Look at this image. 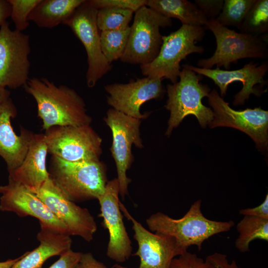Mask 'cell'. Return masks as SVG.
Wrapping results in <instances>:
<instances>
[{
	"label": "cell",
	"mask_w": 268,
	"mask_h": 268,
	"mask_svg": "<svg viewBox=\"0 0 268 268\" xmlns=\"http://www.w3.org/2000/svg\"><path fill=\"white\" fill-rule=\"evenodd\" d=\"M23 87L35 100L37 115L45 131L55 126L90 125L92 119L85 103L73 89L36 77L30 78Z\"/></svg>",
	"instance_id": "obj_1"
},
{
	"label": "cell",
	"mask_w": 268,
	"mask_h": 268,
	"mask_svg": "<svg viewBox=\"0 0 268 268\" xmlns=\"http://www.w3.org/2000/svg\"><path fill=\"white\" fill-rule=\"evenodd\" d=\"M201 201L198 200L190 206L181 218L174 219L158 212L146 220L150 231L173 237L178 246L187 251L191 246H196L199 251L203 242L211 236L229 231L234 226L232 220L218 221L208 219L201 210Z\"/></svg>",
	"instance_id": "obj_2"
},
{
	"label": "cell",
	"mask_w": 268,
	"mask_h": 268,
	"mask_svg": "<svg viewBox=\"0 0 268 268\" xmlns=\"http://www.w3.org/2000/svg\"><path fill=\"white\" fill-rule=\"evenodd\" d=\"M49 177L73 202L98 199L107 183L106 169L100 161L71 162L52 156Z\"/></svg>",
	"instance_id": "obj_3"
},
{
	"label": "cell",
	"mask_w": 268,
	"mask_h": 268,
	"mask_svg": "<svg viewBox=\"0 0 268 268\" xmlns=\"http://www.w3.org/2000/svg\"><path fill=\"white\" fill-rule=\"evenodd\" d=\"M202 76L183 67L177 82L166 86L168 99L165 105L170 112L166 134L169 135L187 116L192 115L204 128L213 120L212 109L204 105L202 99L207 97L210 89L200 81Z\"/></svg>",
	"instance_id": "obj_4"
},
{
	"label": "cell",
	"mask_w": 268,
	"mask_h": 268,
	"mask_svg": "<svg viewBox=\"0 0 268 268\" xmlns=\"http://www.w3.org/2000/svg\"><path fill=\"white\" fill-rule=\"evenodd\" d=\"M204 27L213 34L216 48L211 57L198 61L199 67L211 69L216 66V68L223 67L229 70L231 64L240 59L268 57V34L258 36L238 33L216 19L207 20Z\"/></svg>",
	"instance_id": "obj_5"
},
{
	"label": "cell",
	"mask_w": 268,
	"mask_h": 268,
	"mask_svg": "<svg viewBox=\"0 0 268 268\" xmlns=\"http://www.w3.org/2000/svg\"><path fill=\"white\" fill-rule=\"evenodd\" d=\"M204 26L183 25L168 35L163 36L159 53L151 63L140 66L142 74L152 78L178 81L181 62L193 53L201 54L204 49L196 43L205 35Z\"/></svg>",
	"instance_id": "obj_6"
},
{
	"label": "cell",
	"mask_w": 268,
	"mask_h": 268,
	"mask_svg": "<svg viewBox=\"0 0 268 268\" xmlns=\"http://www.w3.org/2000/svg\"><path fill=\"white\" fill-rule=\"evenodd\" d=\"M172 19L146 5L134 12L127 44L120 59L123 63L140 66L153 61L162 43L160 28L171 27Z\"/></svg>",
	"instance_id": "obj_7"
},
{
	"label": "cell",
	"mask_w": 268,
	"mask_h": 268,
	"mask_svg": "<svg viewBox=\"0 0 268 268\" xmlns=\"http://www.w3.org/2000/svg\"><path fill=\"white\" fill-rule=\"evenodd\" d=\"M44 134L52 156L71 162L100 161L102 140L90 125L55 126Z\"/></svg>",
	"instance_id": "obj_8"
},
{
	"label": "cell",
	"mask_w": 268,
	"mask_h": 268,
	"mask_svg": "<svg viewBox=\"0 0 268 268\" xmlns=\"http://www.w3.org/2000/svg\"><path fill=\"white\" fill-rule=\"evenodd\" d=\"M29 36L12 30L6 21L0 26V89H15L29 79Z\"/></svg>",
	"instance_id": "obj_9"
},
{
	"label": "cell",
	"mask_w": 268,
	"mask_h": 268,
	"mask_svg": "<svg viewBox=\"0 0 268 268\" xmlns=\"http://www.w3.org/2000/svg\"><path fill=\"white\" fill-rule=\"evenodd\" d=\"M104 120L112 132L110 151L116 165L120 195L124 199L131 181L127 172L133 161L132 146L134 144L138 148L143 147L139 132L141 120L111 108L107 112Z\"/></svg>",
	"instance_id": "obj_10"
},
{
	"label": "cell",
	"mask_w": 268,
	"mask_h": 268,
	"mask_svg": "<svg viewBox=\"0 0 268 268\" xmlns=\"http://www.w3.org/2000/svg\"><path fill=\"white\" fill-rule=\"evenodd\" d=\"M97 10L85 0L65 25L68 26L83 45L87 54L86 84L92 88L111 69L101 48L100 34L96 23Z\"/></svg>",
	"instance_id": "obj_11"
},
{
	"label": "cell",
	"mask_w": 268,
	"mask_h": 268,
	"mask_svg": "<svg viewBox=\"0 0 268 268\" xmlns=\"http://www.w3.org/2000/svg\"><path fill=\"white\" fill-rule=\"evenodd\" d=\"M208 101L212 108L213 118L210 128L228 127L249 135L258 147L265 150L268 143V112L261 108L236 111L231 108L215 89L208 94Z\"/></svg>",
	"instance_id": "obj_12"
},
{
	"label": "cell",
	"mask_w": 268,
	"mask_h": 268,
	"mask_svg": "<svg viewBox=\"0 0 268 268\" xmlns=\"http://www.w3.org/2000/svg\"><path fill=\"white\" fill-rule=\"evenodd\" d=\"M66 226L70 236L90 242L97 229L89 210L70 201L49 177L34 193Z\"/></svg>",
	"instance_id": "obj_13"
},
{
	"label": "cell",
	"mask_w": 268,
	"mask_h": 268,
	"mask_svg": "<svg viewBox=\"0 0 268 268\" xmlns=\"http://www.w3.org/2000/svg\"><path fill=\"white\" fill-rule=\"evenodd\" d=\"M120 207L124 216L133 224V237L138 245L133 255L140 259L137 268H170L173 259L187 251L178 246L173 237L145 228L132 216L121 201ZM112 268H129L115 264Z\"/></svg>",
	"instance_id": "obj_14"
},
{
	"label": "cell",
	"mask_w": 268,
	"mask_h": 268,
	"mask_svg": "<svg viewBox=\"0 0 268 268\" xmlns=\"http://www.w3.org/2000/svg\"><path fill=\"white\" fill-rule=\"evenodd\" d=\"M120 188L117 178L108 181L105 191L97 199L100 206L99 217L109 235L106 255L116 262L124 263L132 255V245L123 221L120 207Z\"/></svg>",
	"instance_id": "obj_15"
},
{
	"label": "cell",
	"mask_w": 268,
	"mask_h": 268,
	"mask_svg": "<svg viewBox=\"0 0 268 268\" xmlns=\"http://www.w3.org/2000/svg\"><path fill=\"white\" fill-rule=\"evenodd\" d=\"M162 79L145 76L127 83L106 85L107 102L113 109L132 117L143 119L148 114H141L140 107L145 102L161 97L164 92Z\"/></svg>",
	"instance_id": "obj_16"
},
{
	"label": "cell",
	"mask_w": 268,
	"mask_h": 268,
	"mask_svg": "<svg viewBox=\"0 0 268 268\" xmlns=\"http://www.w3.org/2000/svg\"><path fill=\"white\" fill-rule=\"evenodd\" d=\"M183 67L211 79L219 87L221 97L226 95L230 84L236 81L241 82L242 88L234 96L233 102L234 106H238L243 105L251 94L259 96L262 94L263 89L258 88L257 85L263 87L266 84L264 77L268 70V62L267 61L259 65V63L252 61L240 69L232 70L216 67L203 68L188 64L183 65Z\"/></svg>",
	"instance_id": "obj_17"
},
{
	"label": "cell",
	"mask_w": 268,
	"mask_h": 268,
	"mask_svg": "<svg viewBox=\"0 0 268 268\" xmlns=\"http://www.w3.org/2000/svg\"><path fill=\"white\" fill-rule=\"evenodd\" d=\"M0 210L20 217L33 216L39 222L68 234L65 225L34 193L21 184L8 180L6 185L0 186Z\"/></svg>",
	"instance_id": "obj_18"
},
{
	"label": "cell",
	"mask_w": 268,
	"mask_h": 268,
	"mask_svg": "<svg viewBox=\"0 0 268 268\" xmlns=\"http://www.w3.org/2000/svg\"><path fill=\"white\" fill-rule=\"evenodd\" d=\"M17 109L9 97L0 104V156L5 161L8 173L22 163L28 151L33 133L21 127L17 135L11 125Z\"/></svg>",
	"instance_id": "obj_19"
},
{
	"label": "cell",
	"mask_w": 268,
	"mask_h": 268,
	"mask_svg": "<svg viewBox=\"0 0 268 268\" xmlns=\"http://www.w3.org/2000/svg\"><path fill=\"white\" fill-rule=\"evenodd\" d=\"M48 153L44 134H33L21 165L8 173V180L21 184L33 193L49 178L46 158Z\"/></svg>",
	"instance_id": "obj_20"
},
{
	"label": "cell",
	"mask_w": 268,
	"mask_h": 268,
	"mask_svg": "<svg viewBox=\"0 0 268 268\" xmlns=\"http://www.w3.org/2000/svg\"><path fill=\"white\" fill-rule=\"evenodd\" d=\"M39 223L40 230L37 235L39 245L21 255L11 268H42L49 258L60 256L71 249L70 236L43 223Z\"/></svg>",
	"instance_id": "obj_21"
},
{
	"label": "cell",
	"mask_w": 268,
	"mask_h": 268,
	"mask_svg": "<svg viewBox=\"0 0 268 268\" xmlns=\"http://www.w3.org/2000/svg\"><path fill=\"white\" fill-rule=\"evenodd\" d=\"M85 0H41L30 13L29 21L40 28L66 24Z\"/></svg>",
	"instance_id": "obj_22"
},
{
	"label": "cell",
	"mask_w": 268,
	"mask_h": 268,
	"mask_svg": "<svg viewBox=\"0 0 268 268\" xmlns=\"http://www.w3.org/2000/svg\"><path fill=\"white\" fill-rule=\"evenodd\" d=\"M146 6L167 17L179 19L183 25L204 26L207 21L197 6L187 0H147Z\"/></svg>",
	"instance_id": "obj_23"
},
{
	"label": "cell",
	"mask_w": 268,
	"mask_h": 268,
	"mask_svg": "<svg viewBox=\"0 0 268 268\" xmlns=\"http://www.w3.org/2000/svg\"><path fill=\"white\" fill-rule=\"evenodd\" d=\"M236 229L239 235L235 245L241 253L249 252L250 244L254 240L268 242V219L245 215L237 224Z\"/></svg>",
	"instance_id": "obj_24"
},
{
	"label": "cell",
	"mask_w": 268,
	"mask_h": 268,
	"mask_svg": "<svg viewBox=\"0 0 268 268\" xmlns=\"http://www.w3.org/2000/svg\"><path fill=\"white\" fill-rule=\"evenodd\" d=\"M240 33L263 35L268 31V0H256L239 29Z\"/></svg>",
	"instance_id": "obj_25"
},
{
	"label": "cell",
	"mask_w": 268,
	"mask_h": 268,
	"mask_svg": "<svg viewBox=\"0 0 268 268\" xmlns=\"http://www.w3.org/2000/svg\"><path fill=\"white\" fill-rule=\"evenodd\" d=\"M130 33V26L122 30L101 31L100 40L101 51L110 64L122 57L127 44Z\"/></svg>",
	"instance_id": "obj_26"
},
{
	"label": "cell",
	"mask_w": 268,
	"mask_h": 268,
	"mask_svg": "<svg viewBox=\"0 0 268 268\" xmlns=\"http://www.w3.org/2000/svg\"><path fill=\"white\" fill-rule=\"evenodd\" d=\"M134 13L133 10L112 7L98 9L96 23L99 30H118L130 26Z\"/></svg>",
	"instance_id": "obj_27"
},
{
	"label": "cell",
	"mask_w": 268,
	"mask_h": 268,
	"mask_svg": "<svg viewBox=\"0 0 268 268\" xmlns=\"http://www.w3.org/2000/svg\"><path fill=\"white\" fill-rule=\"evenodd\" d=\"M256 0H225L216 20L223 26L239 29L242 22Z\"/></svg>",
	"instance_id": "obj_28"
},
{
	"label": "cell",
	"mask_w": 268,
	"mask_h": 268,
	"mask_svg": "<svg viewBox=\"0 0 268 268\" xmlns=\"http://www.w3.org/2000/svg\"><path fill=\"white\" fill-rule=\"evenodd\" d=\"M11 7L10 18L15 30L23 32L29 26L28 17L41 0H7Z\"/></svg>",
	"instance_id": "obj_29"
},
{
	"label": "cell",
	"mask_w": 268,
	"mask_h": 268,
	"mask_svg": "<svg viewBox=\"0 0 268 268\" xmlns=\"http://www.w3.org/2000/svg\"><path fill=\"white\" fill-rule=\"evenodd\" d=\"M170 268H216L206 259L204 260L195 253L188 251L172 261Z\"/></svg>",
	"instance_id": "obj_30"
},
{
	"label": "cell",
	"mask_w": 268,
	"mask_h": 268,
	"mask_svg": "<svg viewBox=\"0 0 268 268\" xmlns=\"http://www.w3.org/2000/svg\"><path fill=\"white\" fill-rule=\"evenodd\" d=\"M88 1L97 9L112 7L130 9L134 12L147 3V0H90Z\"/></svg>",
	"instance_id": "obj_31"
},
{
	"label": "cell",
	"mask_w": 268,
	"mask_h": 268,
	"mask_svg": "<svg viewBox=\"0 0 268 268\" xmlns=\"http://www.w3.org/2000/svg\"><path fill=\"white\" fill-rule=\"evenodd\" d=\"M223 0H195L197 6L207 20L216 19L223 5Z\"/></svg>",
	"instance_id": "obj_32"
},
{
	"label": "cell",
	"mask_w": 268,
	"mask_h": 268,
	"mask_svg": "<svg viewBox=\"0 0 268 268\" xmlns=\"http://www.w3.org/2000/svg\"><path fill=\"white\" fill-rule=\"evenodd\" d=\"M82 253L71 249L60 255L59 259L49 268H76Z\"/></svg>",
	"instance_id": "obj_33"
},
{
	"label": "cell",
	"mask_w": 268,
	"mask_h": 268,
	"mask_svg": "<svg viewBox=\"0 0 268 268\" xmlns=\"http://www.w3.org/2000/svg\"><path fill=\"white\" fill-rule=\"evenodd\" d=\"M239 213L244 216H252L268 219V195L267 194L264 201L255 207L241 209Z\"/></svg>",
	"instance_id": "obj_34"
},
{
	"label": "cell",
	"mask_w": 268,
	"mask_h": 268,
	"mask_svg": "<svg viewBox=\"0 0 268 268\" xmlns=\"http://www.w3.org/2000/svg\"><path fill=\"white\" fill-rule=\"evenodd\" d=\"M205 259L216 268H239L234 260L230 263L227 255L224 254L214 253L207 256Z\"/></svg>",
	"instance_id": "obj_35"
},
{
	"label": "cell",
	"mask_w": 268,
	"mask_h": 268,
	"mask_svg": "<svg viewBox=\"0 0 268 268\" xmlns=\"http://www.w3.org/2000/svg\"><path fill=\"white\" fill-rule=\"evenodd\" d=\"M76 268H107L102 262L97 260L91 253H82Z\"/></svg>",
	"instance_id": "obj_36"
},
{
	"label": "cell",
	"mask_w": 268,
	"mask_h": 268,
	"mask_svg": "<svg viewBox=\"0 0 268 268\" xmlns=\"http://www.w3.org/2000/svg\"><path fill=\"white\" fill-rule=\"evenodd\" d=\"M11 7L7 0H0V26L10 16Z\"/></svg>",
	"instance_id": "obj_37"
},
{
	"label": "cell",
	"mask_w": 268,
	"mask_h": 268,
	"mask_svg": "<svg viewBox=\"0 0 268 268\" xmlns=\"http://www.w3.org/2000/svg\"><path fill=\"white\" fill-rule=\"evenodd\" d=\"M21 256L14 259H9L0 262V268H11V267L20 258Z\"/></svg>",
	"instance_id": "obj_38"
},
{
	"label": "cell",
	"mask_w": 268,
	"mask_h": 268,
	"mask_svg": "<svg viewBox=\"0 0 268 268\" xmlns=\"http://www.w3.org/2000/svg\"><path fill=\"white\" fill-rule=\"evenodd\" d=\"M10 92L7 89H0V104L10 97Z\"/></svg>",
	"instance_id": "obj_39"
}]
</instances>
